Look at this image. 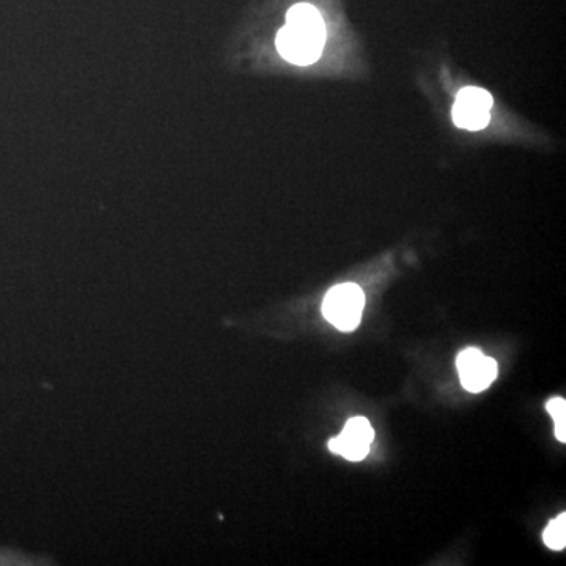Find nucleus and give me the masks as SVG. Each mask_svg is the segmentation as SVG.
Instances as JSON below:
<instances>
[{
  "instance_id": "obj_1",
  "label": "nucleus",
  "mask_w": 566,
  "mask_h": 566,
  "mask_svg": "<svg viewBox=\"0 0 566 566\" xmlns=\"http://www.w3.org/2000/svg\"><path fill=\"white\" fill-rule=\"evenodd\" d=\"M326 29L319 11L311 3H297L286 14V24L277 33V50L294 65H312L322 57Z\"/></svg>"
},
{
  "instance_id": "obj_2",
  "label": "nucleus",
  "mask_w": 566,
  "mask_h": 566,
  "mask_svg": "<svg viewBox=\"0 0 566 566\" xmlns=\"http://www.w3.org/2000/svg\"><path fill=\"white\" fill-rule=\"evenodd\" d=\"M365 294L356 283H340L326 294L323 315L342 333H352L363 318Z\"/></svg>"
},
{
  "instance_id": "obj_3",
  "label": "nucleus",
  "mask_w": 566,
  "mask_h": 566,
  "mask_svg": "<svg viewBox=\"0 0 566 566\" xmlns=\"http://www.w3.org/2000/svg\"><path fill=\"white\" fill-rule=\"evenodd\" d=\"M493 107V96L483 88L465 87L458 93L452 117L457 126L471 132L486 128L490 123V111Z\"/></svg>"
},
{
  "instance_id": "obj_4",
  "label": "nucleus",
  "mask_w": 566,
  "mask_h": 566,
  "mask_svg": "<svg viewBox=\"0 0 566 566\" xmlns=\"http://www.w3.org/2000/svg\"><path fill=\"white\" fill-rule=\"evenodd\" d=\"M458 374H460L461 385L469 392H483L497 378V363L491 357H486L480 349L468 348L458 356Z\"/></svg>"
},
{
  "instance_id": "obj_5",
  "label": "nucleus",
  "mask_w": 566,
  "mask_h": 566,
  "mask_svg": "<svg viewBox=\"0 0 566 566\" xmlns=\"http://www.w3.org/2000/svg\"><path fill=\"white\" fill-rule=\"evenodd\" d=\"M375 431L365 417H354L346 422L344 431L337 438L331 439V452L349 461H360L370 452Z\"/></svg>"
},
{
  "instance_id": "obj_6",
  "label": "nucleus",
  "mask_w": 566,
  "mask_h": 566,
  "mask_svg": "<svg viewBox=\"0 0 566 566\" xmlns=\"http://www.w3.org/2000/svg\"><path fill=\"white\" fill-rule=\"evenodd\" d=\"M545 543L547 547L554 551L565 549L566 546V515L562 513L557 520L547 526L545 532Z\"/></svg>"
},
{
  "instance_id": "obj_7",
  "label": "nucleus",
  "mask_w": 566,
  "mask_h": 566,
  "mask_svg": "<svg viewBox=\"0 0 566 566\" xmlns=\"http://www.w3.org/2000/svg\"><path fill=\"white\" fill-rule=\"evenodd\" d=\"M547 412L556 420V436L558 441H566V401L564 398H553L546 405Z\"/></svg>"
}]
</instances>
